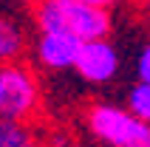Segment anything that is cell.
Returning <instances> with one entry per match:
<instances>
[{"label":"cell","mask_w":150,"mask_h":147,"mask_svg":"<svg viewBox=\"0 0 150 147\" xmlns=\"http://www.w3.org/2000/svg\"><path fill=\"white\" fill-rule=\"evenodd\" d=\"M34 23L40 31H65L82 42L110 31L108 8L88 0H40L34 3Z\"/></svg>","instance_id":"1"},{"label":"cell","mask_w":150,"mask_h":147,"mask_svg":"<svg viewBox=\"0 0 150 147\" xmlns=\"http://www.w3.org/2000/svg\"><path fill=\"white\" fill-rule=\"evenodd\" d=\"M85 127L102 147H150V122H142L110 102H96L85 110Z\"/></svg>","instance_id":"2"},{"label":"cell","mask_w":150,"mask_h":147,"mask_svg":"<svg viewBox=\"0 0 150 147\" xmlns=\"http://www.w3.org/2000/svg\"><path fill=\"white\" fill-rule=\"evenodd\" d=\"M40 82L28 65L3 62L0 65V119L28 122L40 110Z\"/></svg>","instance_id":"3"},{"label":"cell","mask_w":150,"mask_h":147,"mask_svg":"<svg viewBox=\"0 0 150 147\" xmlns=\"http://www.w3.org/2000/svg\"><path fill=\"white\" fill-rule=\"evenodd\" d=\"M122 71V57L119 48L108 37H96V40H85L76 54L74 74L88 85H108L113 82Z\"/></svg>","instance_id":"4"},{"label":"cell","mask_w":150,"mask_h":147,"mask_svg":"<svg viewBox=\"0 0 150 147\" xmlns=\"http://www.w3.org/2000/svg\"><path fill=\"white\" fill-rule=\"evenodd\" d=\"M82 40H76L74 34L65 31H40L34 42V54L45 71H74L76 54H79Z\"/></svg>","instance_id":"5"},{"label":"cell","mask_w":150,"mask_h":147,"mask_svg":"<svg viewBox=\"0 0 150 147\" xmlns=\"http://www.w3.org/2000/svg\"><path fill=\"white\" fill-rule=\"evenodd\" d=\"M25 51V31L14 17L0 14V65L3 62H14Z\"/></svg>","instance_id":"6"},{"label":"cell","mask_w":150,"mask_h":147,"mask_svg":"<svg viewBox=\"0 0 150 147\" xmlns=\"http://www.w3.org/2000/svg\"><path fill=\"white\" fill-rule=\"evenodd\" d=\"M0 147H40V141L25 127V122L0 119Z\"/></svg>","instance_id":"7"},{"label":"cell","mask_w":150,"mask_h":147,"mask_svg":"<svg viewBox=\"0 0 150 147\" xmlns=\"http://www.w3.org/2000/svg\"><path fill=\"white\" fill-rule=\"evenodd\" d=\"M127 110L136 113L142 122H150V82L136 79L127 88Z\"/></svg>","instance_id":"8"},{"label":"cell","mask_w":150,"mask_h":147,"mask_svg":"<svg viewBox=\"0 0 150 147\" xmlns=\"http://www.w3.org/2000/svg\"><path fill=\"white\" fill-rule=\"evenodd\" d=\"M133 71H136V79L150 82V40L139 48V54L133 59Z\"/></svg>","instance_id":"9"},{"label":"cell","mask_w":150,"mask_h":147,"mask_svg":"<svg viewBox=\"0 0 150 147\" xmlns=\"http://www.w3.org/2000/svg\"><path fill=\"white\" fill-rule=\"evenodd\" d=\"M88 3H96V6H105V8H110L113 3H119V0H88Z\"/></svg>","instance_id":"10"},{"label":"cell","mask_w":150,"mask_h":147,"mask_svg":"<svg viewBox=\"0 0 150 147\" xmlns=\"http://www.w3.org/2000/svg\"><path fill=\"white\" fill-rule=\"evenodd\" d=\"M20 3H28V6H34V3H40V0H20Z\"/></svg>","instance_id":"11"}]
</instances>
